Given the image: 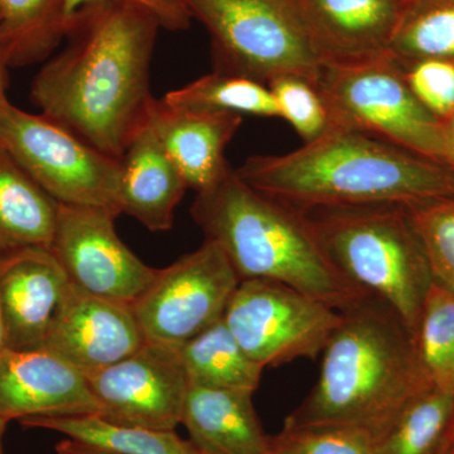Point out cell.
Here are the masks:
<instances>
[{"label":"cell","mask_w":454,"mask_h":454,"mask_svg":"<svg viewBox=\"0 0 454 454\" xmlns=\"http://www.w3.org/2000/svg\"><path fill=\"white\" fill-rule=\"evenodd\" d=\"M190 387L255 391L264 367L247 356L225 319L178 348Z\"/></svg>","instance_id":"obj_22"},{"label":"cell","mask_w":454,"mask_h":454,"mask_svg":"<svg viewBox=\"0 0 454 454\" xmlns=\"http://www.w3.org/2000/svg\"><path fill=\"white\" fill-rule=\"evenodd\" d=\"M322 355L318 380L284 427L358 429L376 442L413 397L434 385L400 317L372 295L340 312Z\"/></svg>","instance_id":"obj_3"},{"label":"cell","mask_w":454,"mask_h":454,"mask_svg":"<svg viewBox=\"0 0 454 454\" xmlns=\"http://www.w3.org/2000/svg\"><path fill=\"white\" fill-rule=\"evenodd\" d=\"M101 419L121 427L175 430L190 389L178 349L145 342L130 356L86 373Z\"/></svg>","instance_id":"obj_12"},{"label":"cell","mask_w":454,"mask_h":454,"mask_svg":"<svg viewBox=\"0 0 454 454\" xmlns=\"http://www.w3.org/2000/svg\"><path fill=\"white\" fill-rule=\"evenodd\" d=\"M116 215L104 208L59 203L51 252L70 283L83 291L133 306L153 282L148 267L116 235Z\"/></svg>","instance_id":"obj_11"},{"label":"cell","mask_w":454,"mask_h":454,"mask_svg":"<svg viewBox=\"0 0 454 454\" xmlns=\"http://www.w3.org/2000/svg\"><path fill=\"white\" fill-rule=\"evenodd\" d=\"M57 454H121L114 452V450H106L94 446V444L85 443V442L76 441V439L67 438L57 443Z\"/></svg>","instance_id":"obj_33"},{"label":"cell","mask_w":454,"mask_h":454,"mask_svg":"<svg viewBox=\"0 0 454 454\" xmlns=\"http://www.w3.org/2000/svg\"><path fill=\"white\" fill-rule=\"evenodd\" d=\"M404 2H406V0H404Z\"/></svg>","instance_id":"obj_39"},{"label":"cell","mask_w":454,"mask_h":454,"mask_svg":"<svg viewBox=\"0 0 454 454\" xmlns=\"http://www.w3.org/2000/svg\"><path fill=\"white\" fill-rule=\"evenodd\" d=\"M88 378L46 348L0 352V418L98 415Z\"/></svg>","instance_id":"obj_15"},{"label":"cell","mask_w":454,"mask_h":454,"mask_svg":"<svg viewBox=\"0 0 454 454\" xmlns=\"http://www.w3.org/2000/svg\"><path fill=\"white\" fill-rule=\"evenodd\" d=\"M408 206L433 280L454 291V196Z\"/></svg>","instance_id":"obj_28"},{"label":"cell","mask_w":454,"mask_h":454,"mask_svg":"<svg viewBox=\"0 0 454 454\" xmlns=\"http://www.w3.org/2000/svg\"><path fill=\"white\" fill-rule=\"evenodd\" d=\"M59 202L0 146V255L29 247H51Z\"/></svg>","instance_id":"obj_20"},{"label":"cell","mask_w":454,"mask_h":454,"mask_svg":"<svg viewBox=\"0 0 454 454\" xmlns=\"http://www.w3.org/2000/svg\"><path fill=\"white\" fill-rule=\"evenodd\" d=\"M439 454H454V433L452 438H450V442L446 444V447H444Z\"/></svg>","instance_id":"obj_38"},{"label":"cell","mask_w":454,"mask_h":454,"mask_svg":"<svg viewBox=\"0 0 454 454\" xmlns=\"http://www.w3.org/2000/svg\"><path fill=\"white\" fill-rule=\"evenodd\" d=\"M235 172L259 192L295 210L415 205L454 196L452 167L340 127H330L291 153L250 157Z\"/></svg>","instance_id":"obj_2"},{"label":"cell","mask_w":454,"mask_h":454,"mask_svg":"<svg viewBox=\"0 0 454 454\" xmlns=\"http://www.w3.org/2000/svg\"><path fill=\"white\" fill-rule=\"evenodd\" d=\"M420 104L442 121L454 114V62L424 59L402 68Z\"/></svg>","instance_id":"obj_31"},{"label":"cell","mask_w":454,"mask_h":454,"mask_svg":"<svg viewBox=\"0 0 454 454\" xmlns=\"http://www.w3.org/2000/svg\"><path fill=\"white\" fill-rule=\"evenodd\" d=\"M66 0H0V52L8 67L50 57L67 35Z\"/></svg>","instance_id":"obj_21"},{"label":"cell","mask_w":454,"mask_h":454,"mask_svg":"<svg viewBox=\"0 0 454 454\" xmlns=\"http://www.w3.org/2000/svg\"><path fill=\"white\" fill-rule=\"evenodd\" d=\"M253 391L190 387L181 424L201 454H269L270 435L262 429Z\"/></svg>","instance_id":"obj_19"},{"label":"cell","mask_w":454,"mask_h":454,"mask_svg":"<svg viewBox=\"0 0 454 454\" xmlns=\"http://www.w3.org/2000/svg\"><path fill=\"white\" fill-rule=\"evenodd\" d=\"M0 146L55 201L121 215V160L42 114L23 112L8 100L0 112Z\"/></svg>","instance_id":"obj_8"},{"label":"cell","mask_w":454,"mask_h":454,"mask_svg":"<svg viewBox=\"0 0 454 454\" xmlns=\"http://www.w3.org/2000/svg\"><path fill=\"white\" fill-rule=\"evenodd\" d=\"M454 433V390L430 385L375 442V454H439Z\"/></svg>","instance_id":"obj_23"},{"label":"cell","mask_w":454,"mask_h":454,"mask_svg":"<svg viewBox=\"0 0 454 454\" xmlns=\"http://www.w3.org/2000/svg\"><path fill=\"white\" fill-rule=\"evenodd\" d=\"M119 210L153 232L172 229L188 184L153 131L145 125L121 160Z\"/></svg>","instance_id":"obj_18"},{"label":"cell","mask_w":454,"mask_h":454,"mask_svg":"<svg viewBox=\"0 0 454 454\" xmlns=\"http://www.w3.org/2000/svg\"><path fill=\"white\" fill-rule=\"evenodd\" d=\"M5 348L4 325H3L2 310H0V352Z\"/></svg>","instance_id":"obj_36"},{"label":"cell","mask_w":454,"mask_h":454,"mask_svg":"<svg viewBox=\"0 0 454 454\" xmlns=\"http://www.w3.org/2000/svg\"><path fill=\"white\" fill-rule=\"evenodd\" d=\"M280 118L289 122L304 143L313 142L330 129L327 107L315 83L295 74H284L268 83Z\"/></svg>","instance_id":"obj_29"},{"label":"cell","mask_w":454,"mask_h":454,"mask_svg":"<svg viewBox=\"0 0 454 454\" xmlns=\"http://www.w3.org/2000/svg\"><path fill=\"white\" fill-rule=\"evenodd\" d=\"M389 57L400 68L424 59L454 62V0H406Z\"/></svg>","instance_id":"obj_25"},{"label":"cell","mask_w":454,"mask_h":454,"mask_svg":"<svg viewBox=\"0 0 454 454\" xmlns=\"http://www.w3.org/2000/svg\"><path fill=\"white\" fill-rule=\"evenodd\" d=\"M211 38L217 73L268 83L295 74L318 85L324 65L288 0H182Z\"/></svg>","instance_id":"obj_6"},{"label":"cell","mask_w":454,"mask_h":454,"mask_svg":"<svg viewBox=\"0 0 454 454\" xmlns=\"http://www.w3.org/2000/svg\"><path fill=\"white\" fill-rule=\"evenodd\" d=\"M269 454H375V442L358 429L284 427L270 437Z\"/></svg>","instance_id":"obj_30"},{"label":"cell","mask_w":454,"mask_h":454,"mask_svg":"<svg viewBox=\"0 0 454 454\" xmlns=\"http://www.w3.org/2000/svg\"><path fill=\"white\" fill-rule=\"evenodd\" d=\"M68 284L50 247H23L0 255L5 348L16 351L43 348Z\"/></svg>","instance_id":"obj_16"},{"label":"cell","mask_w":454,"mask_h":454,"mask_svg":"<svg viewBox=\"0 0 454 454\" xmlns=\"http://www.w3.org/2000/svg\"><path fill=\"white\" fill-rule=\"evenodd\" d=\"M223 319L247 356L265 369L322 354L340 312L286 284L245 279Z\"/></svg>","instance_id":"obj_9"},{"label":"cell","mask_w":454,"mask_h":454,"mask_svg":"<svg viewBox=\"0 0 454 454\" xmlns=\"http://www.w3.org/2000/svg\"><path fill=\"white\" fill-rule=\"evenodd\" d=\"M101 2V0H66V13L70 17L74 12L89 3ZM151 9L160 18L163 28L168 31H184L191 25L190 12L182 0H131Z\"/></svg>","instance_id":"obj_32"},{"label":"cell","mask_w":454,"mask_h":454,"mask_svg":"<svg viewBox=\"0 0 454 454\" xmlns=\"http://www.w3.org/2000/svg\"><path fill=\"white\" fill-rule=\"evenodd\" d=\"M8 65L5 62L4 57L0 52V112H2L3 106L7 103L8 98L5 95V90H7V80H8Z\"/></svg>","instance_id":"obj_34"},{"label":"cell","mask_w":454,"mask_h":454,"mask_svg":"<svg viewBox=\"0 0 454 454\" xmlns=\"http://www.w3.org/2000/svg\"><path fill=\"white\" fill-rule=\"evenodd\" d=\"M317 88L331 127L361 131L452 167L443 121L415 98L402 68L390 57L324 67Z\"/></svg>","instance_id":"obj_7"},{"label":"cell","mask_w":454,"mask_h":454,"mask_svg":"<svg viewBox=\"0 0 454 454\" xmlns=\"http://www.w3.org/2000/svg\"><path fill=\"white\" fill-rule=\"evenodd\" d=\"M20 423L26 428L53 430L67 438L121 454H201L175 430L114 426L98 415L35 417Z\"/></svg>","instance_id":"obj_24"},{"label":"cell","mask_w":454,"mask_h":454,"mask_svg":"<svg viewBox=\"0 0 454 454\" xmlns=\"http://www.w3.org/2000/svg\"><path fill=\"white\" fill-rule=\"evenodd\" d=\"M163 98L184 109L280 118L276 98L267 85L217 71L169 91Z\"/></svg>","instance_id":"obj_26"},{"label":"cell","mask_w":454,"mask_h":454,"mask_svg":"<svg viewBox=\"0 0 454 454\" xmlns=\"http://www.w3.org/2000/svg\"><path fill=\"white\" fill-rule=\"evenodd\" d=\"M324 67L389 57L404 0H288Z\"/></svg>","instance_id":"obj_13"},{"label":"cell","mask_w":454,"mask_h":454,"mask_svg":"<svg viewBox=\"0 0 454 454\" xmlns=\"http://www.w3.org/2000/svg\"><path fill=\"white\" fill-rule=\"evenodd\" d=\"M297 211L340 276L389 304L414 339L434 280L409 206L389 202Z\"/></svg>","instance_id":"obj_5"},{"label":"cell","mask_w":454,"mask_h":454,"mask_svg":"<svg viewBox=\"0 0 454 454\" xmlns=\"http://www.w3.org/2000/svg\"><path fill=\"white\" fill-rule=\"evenodd\" d=\"M191 215L241 280L286 284L339 312L370 297L331 264L300 211L249 186L231 167L197 193Z\"/></svg>","instance_id":"obj_4"},{"label":"cell","mask_w":454,"mask_h":454,"mask_svg":"<svg viewBox=\"0 0 454 454\" xmlns=\"http://www.w3.org/2000/svg\"><path fill=\"white\" fill-rule=\"evenodd\" d=\"M243 122L238 114L205 112L153 98L146 124L196 193L211 187L230 168L227 145Z\"/></svg>","instance_id":"obj_17"},{"label":"cell","mask_w":454,"mask_h":454,"mask_svg":"<svg viewBox=\"0 0 454 454\" xmlns=\"http://www.w3.org/2000/svg\"><path fill=\"white\" fill-rule=\"evenodd\" d=\"M8 422L0 418V454H3V435H4L5 428H7Z\"/></svg>","instance_id":"obj_37"},{"label":"cell","mask_w":454,"mask_h":454,"mask_svg":"<svg viewBox=\"0 0 454 454\" xmlns=\"http://www.w3.org/2000/svg\"><path fill=\"white\" fill-rule=\"evenodd\" d=\"M151 9L101 0L68 18L64 49L35 74L32 103L101 153L121 160L146 125L158 32Z\"/></svg>","instance_id":"obj_1"},{"label":"cell","mask_w":454,"mask_h":454,"mask_svg":"<svg viewBox=\"0 0 454 454\" xmlns=\"http://www.w3.org/2000/svg\"><path fill=\"white\" fill-rule=\"evenodd\" d=\"M240 282L219 245L205 240L157 270L131 309L146 342L178 349L223 318Z\"/></svg>","instance_id":"obj_10"},{"label":"cell","mask_w":454,"mask_h":454,"mask_svg":"<svg viewBox=\"0 0 454 454\" xmlns=\"http://www.w3.org/2000/svg\"><path fill=\"white\" fill-rule=\"evenodd\" d=\"M444 131H446V139L448 151H450V162L454 168V114L447 121H443Z\"/></svg>","instance_id":"obj_35"},{"label":"cell","mask_w":454,"mask_h":454,"mask_svg":"<svg viewBox=\"0 0 454 454\" xmlns=\"http://www.w3.org/2000/svg\"><path fill=\"white\" fill-rule=\"evenodd\" d=\"M145 342L131 306L70 283L43 348L86 375L130 356Z\"/></svg>","instance_id":"obj_14"},{"label":"cell","mask_w":454,"mask_h":454,"mask_svg":"<svg viewBox=\"0 0 454 454\" xmlns=\"http://www.w3.org/2000/svg\"><path fill=\"white\" fill-rule=\"evenodd\" d=\"M413 342L426 378L432 384H450L454 373L453 289L433 282Z\"/></svg>","instance_id":"obj_27"}]
</instances>
